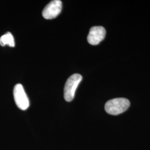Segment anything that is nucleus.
Returning a JSON list of instances; mask_svg holds the SVG:
<instances>
[{
  "instance_id": "f257e3e1",
  "label": "nucleus",
  "mask_w": 150,
  "mask_h": 150,
  "mask_svg": "<svg viewBox=\"0 0 150 150\" xmlns=\"http://www.w3.org/2000/svg\"><path fill=\"white\" fill-rule=\"evenodd\" d=\"M130 106L129 100L125 98H117L107 101L105 108L110 115H118L126 111Z\"/></svg>"
},
{
  "instance_id": "f03ea898",
  "label": "nucleus",
  "mask_w": 150,
  "mask_h": 150,
  "mask_svg": "<svg viewBox=\"0 0 150 150\" xmlns=\"http://www.w3.org/2000/svg\"><path fill=\"white\" fill-rule=\"evenodd\" d=\"M82 80V76L78 74H74L68 79L64 87V98L66 101L70 102L74 98L75 91Z\"/></svg>"
},
{
  "instance_id": "7ed1b4c3",
  "label": "nucleus",
  "mask_w": 150,
  "mask_h": 150,
  "mask_svg": "<svg viewBox=\"0 0 150 150\" xmlns=\"http://www.w3.org/2000/svg\"><path fill=\"white\" fill-rule=\"evenodd\" d=\"M13 97L16 105L22 110H26L30 106L29 100L21 84L18 83L13 89Z\"/></svg>"
},
{
  "instance_id": "20e7f679",
  "label": "nucleus",
  "mask_w": 150,
  "mask_h": 150,
  "mask_svg": "<svg viewBox=\"0 0 150 150\" xmlns=\"http://www.w3.org/2000/svg\"><path fill=\"white\" fill-rule=\"evenodd\" d=\"M62 7V4L61 1H52L43 9L42 16L47 20L54 19L61 13Z\"/></svg>"
},
{
  "instance_id": "39448f33",
  "label": "nucleus",
  "mask_w": 150,
  "mask_h": 150,
  "mask_svg": "<svg viewBox=\"0 0 150 150\" xmlns=\"http://www.w3.org/2000/svg\"><path fill=\"white\" fill-rule=\"evenodd\" d=\"M106 36V30L102 26H93L91 27L87 41L92 45H97L100 43Z\"/></svg>"
},
{
  "instance_id": "423d86ee",
  "label": "nucleus",
  "mask_w": 150,
  "mask_h": 150,
  "mask_svg": "<svg viewBox=\"0 0 150 150\" xmlns=\"http://www.w3.org/2000/svg\"><path fill=\"white\" fill-rule=\"evenodd\" d=\"M0 45L2 46H4L6 45L11 46L14 47L15 45L14 38L11 33L8 32L3 35L0 38Z\"/></svg>"
}]
</instances>
